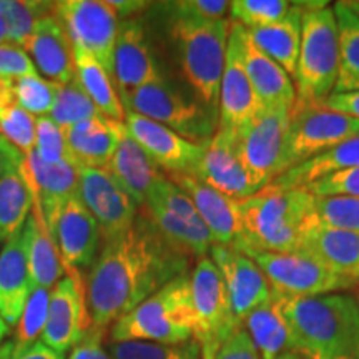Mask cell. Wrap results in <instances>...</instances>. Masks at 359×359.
Segmentation results:
<instances>
[{"instance_id": "obj_1", "label": "cell", "mask_w": 359, "mask_h": 359, "mask_svg": "<svg viewBox=\"0 0 359 359\" xmlns=\"http://www.w3.org/2000/svg\"><path fill=\"white\" fill-rule=\"evenodd\" d=\"M191 258L170 243L140 208L133 226L102 245L88 276L87 303L93 326L114 325L180 275Z\"/></svg>"}, {"instance_id": "obj_2", "label": "cell", "mask_w": 359, "mask_h": 359, "mask_svg": "<svg viewBox=\"0 0 359 359\" xmlns=\"http://www.w3.org/2000/svg\"><path fill=\"white\" fill-rule=\"evenodd\" d=\"M273 294L288 326L291 351L304 359H354L359 344L358 296Z\"/></svg>"}, {"instance_id": "obj_3", "label": "cell", "mask_w": 359, "mask_h": 359, "mask_svg": "<svg viewBox=\"0 0 359 359\" xmlns=\"http://www.w3.org/2000/svg\"><path fill=\"white\" fill-rule=\"evenodd\" d=\"M151 6L165 20V34L172 45L180 79L201 105L218 116L219 85L231 32L230 19L217 22L180 19L165 13L156 4Z\"/></svg>"}, {"instance_id": "obj_4", "label": "cell", "mask_w": 359, "mask_h": 359, "mask_svg": "<svg viewBox=\"0 0 359 359\" xmlns=\"http://www.w3.org/2000/svg\"><path fill=\"white\" fill-rule=\"evenodd\" d=\"M240 213L245 236L240 246L275 253H298L308 231L318 223L314 195L306 188H281L273 183L240 200Z\"/></svg>"}, {"instance_id": "obj_5", "label": "cell", "mask_w": 359, "mask_h": 359, "mask_svg": "<svg viewBox=\"0 0 359 359\" xmlns=\"http://www.w3.org/2000/svg\"><path fill=\"white\" fill-rule=\"evenodd\" d=\"M190 271L172 280L155 294L111 325L110 341H147L182 344L193 341Z\"/></svg>"}, {"instance_id": "obj_6", "label": "cell", "mask_w": 359, "mask_h": 359, "mask_svg": "<svg viewBox=\"0 0 359 359\" xmlns=\"http://www.w3.org/2000/svg\"><path fill=\"white\" fill-rule=\"evenodd\" d=\"M339 70V40L331 6L303 12L302 45L294 74L293 109L318 105L334 92Z\"/></svg>"}, {"instance_id": "obj_7", "label": "cell", "mask_w": 359, "mask_h": 359, "mask_svg": "<svg viewBox=\"0 0 359 359\" xmlns=\"http://www.w3.org/2000/svg\"><path fill=\"white\" fill-rule=\"evenodd\" d=\"M125 114L142 115L163 125L180 137L206 145L218 128V116L196 100L187 87H178L168 77L135 90L123 100Z\"/></svg>"}, {"instance_id": "obj_8", "label": "cell", "mask_w": 359, "mask_h": 359, "mask_svg": "<svg viewBox=\"0 0 359 359\" xmlns=\"http://www.w3.org/2000/svg\"><path fill=\"white\" fill-rule=\"evenodd\" d=\"M193 339L200 344L201 359H215L219 349L240 327L233 313L230 294L218 268L210 257L196 259L190 271Z\"/></svg>"}, {"instance_id": "obj_9", "label": "cell", "mask_w": 359, "mask_h": 359, "mask_svg": "<svg viewBox=\"0 0 359 359\" xmlns=\"http://www.w3.org/2000/svg\"><path fill=\"white\" fill-rule=\"evenodd\" d=\"M236 250L250 257L262 268L271 285V290L278 294L309 298V296L343 293L344 290L359 285V281L338 275L333 269L304 253H275V251H263L246 245Z\"/></svg>"}, {"instance_id": "obj_10", "label": "cell", "mask_w": 359, "mask_h": 359, "mask_svg": "<svg viewBox=\"0 0 359 359\" xmlns=\"http://www.w3.org/2000/svg\"><path fill=\"white\" fill-rule=\"evenodd\" d=\"M359 135V120L320 105L291 110L280 175ZM278 175V177H280Z\"/></svg>"}, {"instance_id": "obj_11", "label": "cell", "mask_w": 359, "mask_h": 359, "mask_svg": "<svg viewBox=\"0 0 359 359\" xmlns=\"http://www.w3.org/2000/svg\"><path fill=\"white\" fill-rule=\"evenodd\" d=\"M55 17L64 25L74 50L92 55L114 77V53L120 17L103 0L55 2Z\"/></svg>"}, {"instance_id": "obj_12", "label": "cell", "mask_w": 359, "mask_h": 359, "mask_svg": "<svg viewBox=\"0 0 359 359\" xmlns=\"http://www.w3.org/2000/svg\"><path fill=\"white\" fill-rule=\"evenodd\" d=\"M290 118V109H262L253 122L236 135L238 155L258 191L280 175Z\"/></svg>"}, {"instance_id": "obj_13", "label": "cell", "mask_w": 359, "mask_h": 359, "mask_svg": "<svg viewBox=\"0 0 359 359\" xmlns=\"http://www.w3.org/2000/svg\"><path fill=\"white\" fill-rule=\"evenodd\" d=\"M92 326L85 278L79 269H67L65 276L50 291L47 325L40 341L65 354L77 346Z\"/></svg>"}, {"instance_id": "obj_14", "label": "cell", "mask_w": 359, "mask_h": 359, "mask_svg": "<svg viewBox=\"0 0 359 359\" xmlns=\"http://www.w3.org/2000/svg\"><path fill=\"white\" fill-rule=\"evenodd\" d=\"M77 170L79 196L100 228L102 243L128 231L140 213V206L116 183L107 168Z\"/></svg>"}, {"instance_id": "obj_15", "label": "cell", "mask_w": 359, "mask_h": 359, "mask_svg": "<svg viewBox=\"0 0 359 359\" xmlns=\"http://www.w3.org/2000/svg\"><path fill=\"white\" fill-rule=\"evenodd\" d=\"M163 77L145 22L140 17L122 20L114 53V82L122 103L135 90Z\"/></svg>"}, {"instance_id": "obj_16", "label": "cell", "mask_w": 359, "mask_h": 359, "mask_svg": "<svg viewBox=\"0 0 359 359\" xmlns=\"http://www.w3.org/2000/svg\"><path fill=\"white\" fill-rule=\"evenodd\" d=\"M125 128L165 175H191L205 151V145L187 140L173 130L132 111L125 114Z\"/></svg>"}, {"instance_id": "obj_17", "label": "cell", "mask_w": 359, "mask_h": 359, "mask_svg": "<svg viewBox=\"0 0 359 359\" xmlns=\"http://www.w3.org/2000/svg\"><path fill=\"white\" fill-rule=\"evenodd\" d=\"M208 257L223 278L235 318L243 326L250 313L271 298V285L262 268L236 248L213 245Z\"/></svg>"}, {"instance_id": "obj_18", "label": "cell", "mask_w": 359, "mask_h": 359, "mask_svg": "<svg viewBox=\"0 0 359 359\" xmlns=\"http://www.w3.org/2000/svg\"><path fill=\"white\" fill-rule=\"evenodd\" d=\"M230 40L235 45L246 77L263 109L293 110L296 102L293 79L275 60L259 50L243 27L231 24Z\"/></svg>"}, {"instance_id": "obj_19", "label": "cell", "mask_w": 359, "mask_h": 359, "mask_svg": "<svg viewBox=\"0 0 359 359\" xmlns=\"http://www.w3.org/2000/svg\"><path fill=\"white\" fill-rule=\"evenodd\" d=\"M167 177L190 196L201 222L210 231L213 245L238 248L243 243L240 201L217 191L193 175L177 173Z\"/></svg>"}, {"instance_id": "obj_20", "label": "cell", "mask_w": 359, "mask_h": 359, "mask_svg": "<svg viewBox=\"0 0 359 359\" xmlns=\"http://www.w3.org/2000/svg\"><path fill=\"white\" fill-rule=\"evenodd\" d=\"M50 233L65 269L82 271L92 268L100 253L102 235L95 218L79 195L64 205Z\"/></svg>"}, {"instance_id": "obj_21", "label": "cell", "mask_w": 359, "mask_h": 359, "mask_svg": "<svg viewBox=\"0 0 359 359\" xmlns=\"http://www.w3.org/2000/svg\"><path fill=\"white\" fill-rule=\"evenodd\" d=\"M191 175L238 201L258 191L238 155L236 135L219 127L212 140L205 145L203 155Z\"/></svg>"}, {"instance_id": "obj_22", "label": "cell", "mask_w": 359, "mask_h": 359, "mask_svg": "<svg viewBox=\"0 0 359 359\" xmlns=\"http://www.w3.org/2000/svg\"><path fill=\"white\" fill-rule=\"evenodd\" d=\"M22 175L29 187L37 193L43 217L52 231L64 205L72 196L79 195L77 167L70 160L45 161L35 151H30L22 163Z\"/></svg>"}, {"instance_id": "obj_23", "label": "cell", "mask_w": 359, "mask_h": 359, "mask_svg": "<svg viewBox=\"0 0 359 359\" xmlns=\"http://www.w3.org/2000/svg\"><path fill=\"white\" fill-rule=\"evenodd\" d=\"M22 48L43 79L57 85L74 82V48L55 13L37 22Z\"/></svg>"}, {"instance_id": "obj_24", "label": "cell", "mask_w": 359, "mask_h": 359, "mask_svg": "<svg viewBox=\"0 0 359 359\" xmlns=\"http://www.w3.org/2000/svg\"><path fill=\"white\" fill-rule=\"evenodd\" d=\"M262 109V103L246 77L235 45L228 40L226 65L219 85L218 127L238 135L253 122Z\"/></svg>"}, {"instance_id": "obj_25", "label": "cell", "mask_w": 359, "mask_h": 359, "mask_svg": "<svg viewBox=\"0 0 359 359\" xmlns=\"http://www.w3.org/2000/svg\"><path fill=\"white\" fill-rule=\"evenodd\" d=\"M125 132V122L102 114L67 128V145L75 167L107 168Z\"/></svg>"}, {"instance_id": "obj_26", "label": "cell", "mask_w": 359, "mask_h": 359, "mask_svg": "<svg viewBox=\"0 0 359 359\" xmlns=\"http://www.w3.org/2000/svg\"><path fill=\"white\" fill-rule=\"evenodd\" d=\"M29 185V183H27ZM30 188V187H29ZM32 212L24 224V241L29 262L30 280L35 288L52 290L58 281L64 278L67 269L62 263L60 253L53 240L47 219L43 217L42 205H40L37 193L32 188Z\"/></svg>"}, {"instance_id": "obj_27", "label": "cell", "mask_w": 359, "mask_h": 359, "mask_svg": "<svg viewBox=\"0 0 359 359\" xmlns=\"http://www.w3.org/2000/svg\"><path fill=\"white\" fill-rule=\"evenodd\" d=\"M34 291L24 241V228L8 238L0 251V316L8 326L19 323Z\"/></svg>"}, {"instance_id": "obj_28", "label": "cell", "mask_w": 359, "mask_h": 359, "mask_svg": "<svg viewBox=\"0 0 359 359\" xmlns=\"http://www.w3.org/2000/svg\"><path fill=\"white\" fill-rule=\"evenodd\" d=\"M298 253L308 255L338 275L359 281V231L325 226L318 219Z\"/></svg>"}, {"instance_id": "obj_29", "label": "cell", "mask_w": 359, "mask_h": 359, "mask_svg": "<svg viewBox=\"0 0 359 359\" xmlns=\"http://www.w3.org/2000/svg\"><path fill=\"white\" fill-rule=\"evenodd\" d=\"M107 170L140 208L145 205L151 188L167 177L130 137L128 132H125L120 140Z\"/></svg>"}, {"instance_id": "obj_30", "label": "cell", "mask_w": 359, "mask_h": 359, "mask_svg": "<svg viewBox=\"0 0 359 359\" xmlns=\"http://www.w3.org/2000/svg\"><path fill=\"white\" fill-rule=\"evenodd\" d=\"M359 168V135L348 138L316 158L304 161L273 180L281 188H306L323 178Z\"/></svg>"}, {"instance_id": "obj_31", "label": "cell", "mask_w": 359, "mask_h": 359, "mask_svg": "<svg viewBox=\"0 0 359 359\" xmlns=\"http://www.w3.org/2000/svg\"><path fill=\"white\" fill-rule=\"evenodd\" d=\"M302 22L303 11L293 2V8L283 20L263 29L250 30V32L246 30L259 50L275 60L293 79V82L296 65H298L299 45H302Z\"/></svg>"}, {"instance_id": "obj_32", "label": "cell", "mask_w": 359, "mask_h": 359, "mask_svg": "<svg viewBox=\"0 0 359 359\" xmlns=\"http://www.w3.org/2000/svg\"><path fill=\"white\" fill-rule=\"evenodd\" d=\"M75 77L80 88L87 93L97 110L116 122H125V107L114 77L90 53L74 50Z\"/></svg>"}, {"instance_id": "obj_33", "label": "cell", "mask_w": 359, "mask_h": 359, "mask_svg": "<svg viewBox=\"0 0 359 359\" xmlns=\"http://www.w3.org/2000/svg\"><path fill=\"white\" fill-rule=\"evenodd\" d=\"M243 327L253 341L259 359H280L283 353L291 351L288 326L273 293L266 303L250 313Z\"/></svg>"}, {"instance_id": "obj_34", "label": "cell", "mask_w": 359, "mask_h": 359, "mask_svg": "<svg viewBox=\"0 0 359 359\" xmlns=\"http://www.w3.org/2000/svg\"><path fill=\"white\" fill-rule=\"evenodd\" d=\"M339 40L338 82L333 93L359 92V17L346 2L333 6Z\"/></svg>"}, {"instance_id": "obj_35", "label": "cell", "mask_w": 359, "mask_h": 359, "mask_svg": "<svg viewBox=\"0 0 359 359\" xmlns=\"http://www.w3.org/2000/svg\"><path fill=\"white\" fill-rule=\"evenodd\" d=\"M142 208L145 210L156 230L167 238L175 248L183 251L190 258L200 259L208 257L213 246V240L206 228L193 226V224L183 222V219L161 208L160 205L151 203V201H147Z\"/></svg>"}, {"instance_id": "obj_36", "label": "cell", "mask_w": 359, "mask_h": 359, "mask_svg": "<svg viewBox=\"0 0 359 359\" xmlns=\"http://www.w3.org/2000/svg\"><path fill=\"white\" fill-rule=\"evenodd\" d=\"M32 203V191L22 175V167L0 178V240L4 243L24 228Z\"/></svg>"}, {"instance_id": "obj_37", "label": "cell", "mask_w": 359, "mask_h": 359, "mask_svg": "<svg viewBox=\"0 0 359 359\" xmlns=\"http://www.w3.org/2000/svg\"><path fill=\"white\" fill-rule=\"evenodd\" d=\"M55 12V2H42V0H0V15L6 20L8 40L12 43L22 45L30 37L34 27L43 17Z\"/></svg>"}, {"instance_id": "obj_38", "label": "cell", "mask_w": 359, "mask_h": 359, "mask_svg": "<svg viewBox=\"0 0 359 359\" xmlns=\"http://www.w3.org/2000/svg\"><path fill=\"white\" fill-rule=\"evenodd\" d=\"M111 359H201L195 339L182 344H158L147 341H110Z\"/></svg>"}, {"instance_id": "obj_39", "label": "cell", "mask_w": 359, "mask_h": 359, "mask_svg": "<svg viewBox=\"0 0 359 359\" xmlns=\"http://www.w3.org/2000/svg\"><path fill=\"white\" fill-rule=\"evenodd\" d=\"M291 8L293 2L288 0H233L230 2V22L250 32L283 20Z\"/></svg>"}, {"instance_id": "obj_40", "label": "cell", "mask_w": 359, "mask_h": 359, "mask_svg": "<svg viewBox=\"0 0 359 359\" xmlns=\"http://www.w3.org/2000/svg\"><path fill=\"white\" fill-rule=\"evenodd\" d=\"M100 114L87 93L79 87L77 82L67 85H57V100L52 114L48 115L57 125L67 130L74 125L82 123L85 120L93 118Z\"/></svg>"}, {"instance_id": "obj_41", "label": "cell", "mask_w": 359, "mask_h": 359, "mask_svg": "<svg viewBox=\"0 0 359 359\" xmlns=\"http://www.w3.org/2000/svg\"><path fill=\"white\" fill-rule=\"evenodd\" d=\"M13 97H15L17 105L34 115L35 118L48 116L57 100V83L43 79L40 74L15 79L13 80Z\"/></svg>"}, {"instance_id": "obj_42", "label": "cell", "mask_w": 359, "mask_h": 359, "mask_svg": "<svg viewBox=\"0 0 359 359\" xmlns=\"http://www.w3.org/2000/svg\"><path fill=\"white\" fill-rule=\"evenodd\" d=\"M314 212L325 226L359 231V196H314Z\"/></svg>"}, {"instance_id": "obj_43", "label": "cell", "mask_w": 359, "mask_h": 359, "mask_svg": "<svg viewBox=\"0 0 359 359\" xmlns=\"http://www.w3.org/2000/svg\"><path fill=\"white\" fill-rule=\"evenodd\" d=\"M50 291L47 288H35L27 302L24 313L19 323L15 325L13 343L17 346H29L40 338L47 325L48 303H50Z\"/></svg>"}, {"instance_id": "obj_44", "label": "cell", "mask_w": 359, "mask_h": 359, "mask_svg": "<svg viewBox=\"0 0 359 359\" xmlns=\"http://www.w3.org/2000/svg\"><path fill=\"white\" fill-rule=\"evenodd\" d=\"M147 201L160 205L161 208H165L167 212L175 215V217L183 219V222L193 224V226L206 228L205 223L201 222L200 215L196 212L190 196H188L182 188L175 185L168 177L160 180V182L151 188L147 196Z\"/></svg>"}, {"instance_id": "obj_45", "label": "cell", "mask_w": 359, "mask_h": 359, "mask_svg": "<svg viewBox=\"0 0 359 359\" xmlns=\"http://www.w3.org/2000/svg\"><path fill=\"white\" fill-rule=\"evenodd\" d=\"M35 116L17 103L0 109V137L27 155L35 148Z\"/></svg>"}, {"instance_id": "obj_46", "label": "cell", "mask_w": 359, "mask_h": 359, "mask_svg": "<svg viewBox=\"0 0 359 359\" xmlns=\"http://www.w3.org/2000/svg\"><path fill=\"white\" fill-rule=\"evenodd\" d=\"M168 15L188 20L217 22L230 19V2L226 0H177L156 4Z\"/></svg>"}, {"instance_id": "obj_47", "label": "cell", "mask_w": 359, "mask_h": 359, "mask_svg": "<svg viewBox=\"0 0 359 359\" xmlns=\"http://www.w3.org/2000/svg\"><path fill=\"white\" fill-rule=\"evenodd\" d=\"M34 151L45 161H72L65 130L53 122L50 116H39L35 120Z\"/></svg>"}, {"instance_id": "obj_48", "label": "cell", "mask_w": 359, "mask_h": 359, "mask_svg": "<svg viewBox=\"0 0 359 359\" xmlns=\"http://www.w3.org/2000/svg\"><path fill=\"white\" fill-rule=\"evenodd\" d=\"M37 74V69L24 48L11 42L0 45V77L15 80Z\"/></svg>"}, {"instance_id": "obj_49", "label": "cell", "mask_w": 359, "mask_h": 359, "mask_svg": "<svg viewBox=\"0 0 359 359\" xmlns=\"http://www.w3.org/2000/svg\"><path fill=\"white\" fill-rule=\"evenodd\" d=\"M306 190L314 196H333V195H354L359 196V168L344 172L333 177L323 178L320 182L306 187Z\"/></svg>"}, {"instance_id": "obj_50", "label": "cell", "mask_w": 359, "mask_h": 359, "mask_svg": "<svg viewBox=\"0 0 359 359\" xmlns=\"http://www.w3.org/2000/svg\"><path fill=\"white\" fill-rule=\"evenodd\" d=\"M69 359H111L105 348V330L92 326L83 339L72 349Z\"/></svg>"}, {"instance_id": "obj_51", "label": "cell", "mask_w": 359, "mask_h": 359, "mask_svg": "<svg viewBox=\"0 0 359 359\" xmlns=\"http://www.w3.org/2000/svg\"><path fill=\"white\" fill-rule=\"evenodd\" d=\"M0 359H65V356L42 341H35L29 346H17L11 339L0 346Z\"/></svg>"}, {"instance_id": "obj_52", "label": "cell", "mask_w": 359, "mask_h": 359, "mask_svg": "<svg viewBox=\"0 0 359 359\" xmlns=\"http://www.w3.org/2000/svg\"><path fill=\"white\" fill-rule=\"evenodd\" d=\"M215 359H259V354L245 327H240L223 344Z\"/></svg>"}, {"instance_id": "obj_53", "label": "cell", "mask_w": 359, "mask_h": 359, "mask_svg": "<svg viewBox=\"0 0 359 359\" xmlns=\"http://www.w3.org/2000/svg\"><path fill=\"white\" fill-rule=\"evenodd\" d=\"M325 109L341 111V114L353 116L359 120V92H344V93H331L330 97L318 103Z\"/></svg>"}, {"instance_id": "obj_54", "label": "cell", "mask_w": 359, "mask_h": 359, "mask_svg": "<svg viewBox=\"0 0 359 359\" xmlns=\"http://www.w3.org/2000/svg\"><path fill=\"white\" fill-rule=\"evenodd\" d=\"M24 158L25 155L20 150H17L11 142L0 137V178L19 170L24 163Z\"/></svg>"}, {"instance_id": "obj_55", "label": "cell", "mask_w": 359, "mask_h": 359, "mask_svg": "<svg viewBox=\"0 0 359 359\" xmlns=\"http://www.w3.org/2000/svg\"><path fill=\"white\" fill-rule=\"evenodd\" d=\"M107 2L116 12L120 20L138 17L142 12H145L151 6L150 2H143V0H107Z\"/></svg>"}, {"instance_id": "obj_56", "label": "cell", "mask_w": 359, "mask_h": 359, "mask_svg": "<svg viewBox=\"0 0 359 359\" xmlns=\"http://www.w3.org/2000/svg\"><path fill=\"white\" fill-rule=\"evenodd\" d=\"M15 103L13 97V80L7 77H0V109Z\"/></svg>"}, {"instance_id": "obj_57", "label": "cell", "mask_w": 359, "mask_h": 359, "mask_svg": "<svg viewBox=\"0 0 359 359\" xmlns=\"http://www.w3.org/2000/svg\"><path fill=\"white\" fill-rule=\"evenodd\" d=\"M8 334H11V326L7 325V321L4 320L2 316H0V346H2L4 343H6Z\"/></svg>"}, {"instance_id": "obj_58", "label": "cell", "mask_w": 359, "mask_h": 359, "mask_svg": "<svg viewBox=\"0 0 359 359\" xmlns=\"http://www.w3.org/2000/svg\"><path fill=\"white\" fill-rule=\"evenodd\" d=\"M8 42H11V40H8V30H7L6 20H4V17L0 15V45L8 43Z\"/></svg>"}, {"instance_id": "obj_59", "label": "cell", "mask_w": 359, "mask_h": 359, "mask_svg": "<svg viewBox=\"0 0 359 359\" xmlns=\"http://www.w3.org/2000/svg\"><path fill=\"white\" fill-rule=\"evenodd\" d=\"M348 7L359 17V0H346Z\"/></svg>"}, {"instance_id": "obj_60", "label": "cell", "mask_w": 359, "mask_h": 359, "mask_svg": "<svg viewBox=\"0 0 359 359\" xmlns=\"http://www.w3.org/2000/svg\"><path fill=\"white\" fill-rule=\"evenodd\" d=\"M280 359H304V358H302L298 353H294V351H286L281 354Z\"/></svg>"}, {"instance_id": "obj_61", "label": "cell", "mask_w": 359, "mask_h": 359, "mask_svg": "<svg viewBox=\"0 0 359 359\" xmlns=\"http://www.w3.org/2000/svg\"><path fill=\"white\" fill-rule=\"evenodd\" d=\"M354 359H359V344H358V349H356V356H354Z\"/></svg>"}, {"instance_id": "obj_62", "label": "cell", "mask_w": 359, "mask_h": 359, "mask_svg": "<svg viewBox=\"0 0 359 359\" xmlns=\"http://www.w3.org/2000/svg\"><path fill=\"white\" fill-rule=\"evenodd\" d=\"M0 243H2V240H0Z\"/></svg>"}]
</instances>
